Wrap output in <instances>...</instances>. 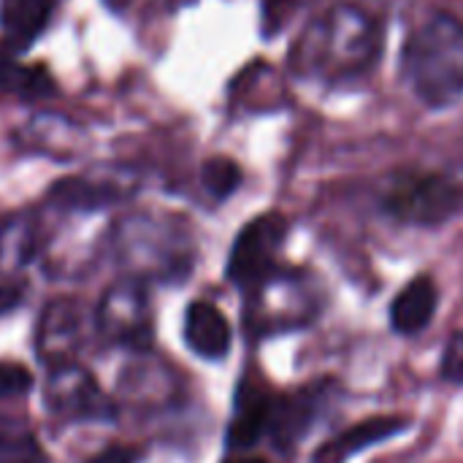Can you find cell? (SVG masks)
<instances>
[{
  "instance_id": "8",
  "label": "cell",
  "mask_w": 463,
  "mask_h": 463,
  "mask_svg": "<svg viewBox=\"0 0 463 463\" xmlns=\"http://www.w3.org/2000/svg\"><path fill=\"white\" fill-rule=\"evenodd\" d=\"M100 328L119 345L133 350H146L152 345V317L146 293L136 282L114 285L98 309Z\"/></svg>"
},
{
  "instance_id": "18",
  "label": "cell",
  "mask_w": 463,
  "mask_h": 463,
  "mask_svg": "<svg viewBox=\"0 0 463 463\" xmlns=\"http://www.w3.org/2000/svg\"><path fill=\"white\" fill-rule=\"evenodd\" d=\"M19 301H22V288H16V285H0V317L5 312H11Z\"/></svg>"
},
{
  "instance_id": "15",
  "label": "cell",
  "mask_w": 463,
  "mask_h": 463,
  "mask_svg": "<svg viewBox=\"0 0 463 463\" xmlns=\"http://www.w3.org/2000/svg\"><path fill=\"white\" fill-rule=\"evenodd\" d=\"M439 377L450 385H463V331H453L442 347Z\"/></svg>"
},
{
  "instance_id": "5",
  "label": "cell",
  "mask_w": 463,
  "mask_h": 463,
  "mask_svg": "<svg viewBox=\"0 0 463 463\" xmlns=\"http://www.w3.org/2000/svg\"><path fill=\"white\" fill-rule=\"evenodd\" d=\"M288 231H290V222L279 212H266L250 220L239 231L228 252V263H225L228 279L247 293L260 279H266L274 269H279L282 266L279 255H282Z\"/></svg>"
},
{
  "instance_id": "1",
  "label": "cell",
  "mask_w": 463,
  "mask_h": 463,
  "mask_svg": "<svg viewBox=\"0 0 463 463\" xmlns=\"http://www.w3.org/2000/svg\"><path fill=\"white\" fill-rule=\"evenodd\" d=\"M331 383L304 385L298 391H266L247 385L236 396L233 420L228 426V448L250 450L269 439L277 450L290 453L312 429L323 404L328 402Z\"/></svg>"
},
{
  "instance_id": "16",
  "label": "cell",
  "mask_w": 463,
  "mask_h": 463,
  "mask_svg": "<svg viewBox=\"0 0 463 463\" xmlns=\"http://www.w3.org/2000/svg\"><path fill=\"white\" fill-rule=\"evenodd\" d=\"M33 391V374L16 361H0V399L24 396Z\"/></svg>"
},
{
  "instance_id": "11",
  "label": "cell",
  "mask_w": 463,
  "mask_h": 463,
  "mask_svg": "<svg viewBox=\"0 0 463 463\" xmlns=\"http://www.w3.org/2000/svg\"><path fill=\"white\" fill-rule=\"evenodd\" d=\"M439 307V285L434 282V277L420 274L412 277L391 301L388 307V323L391 331L399 336H418L423 334Z\"/></svg>"
},
{
  "instance_id": "17",
  "label": "cell",
  "mask_w": 463,
  "mask_h": 463,
  "mask_svg": "<svg viewBox=\"0 0 463 463\" xmlns=\"http://www.w3.org/2000/svg\"><path fill=\"white\" fill-rule=\"evenodd\" d=\"M141 453L136 448H125V445H111L100 453H95L87 463H138Z\"/></svg>"
},
{
  "instance_id": "13",
  "label": "cell",
  "mask_w": 463,
  "mask_h": 463,
  "mask_svg": "<svg viewBox=\"0 0 463 463\" xmlns=\"http://www.w3.org/2000/svg\"><path fill=\"white\" fill-rule=\"evenodd\" d=\"M0 87L11 90L16 95H27V98H43L54 92V81L49 76V71L41 68H27V65H16V62H3L0 68Z\"/></svg>"
},
{
  "instance_id": "10",
  "label": "cell",
  "mask_w": 463,
  "mask_h": 463,
  "mask_svg": "<svg viewBox=\"0 0 463 463\" xmlns=\"http://www.w3.org/2000/svg\"><path fill=\"white\" fill-rule=\"evenodd\" d=\"M182 336L190 353L203 361H222L233 347V328L212 301L187 304Z\"/></svg>"
},
{
  "instance_id": "19",
  "label": "cell",
  "mask_w": 463,
  "mask_h": 463,
  "mask_svg": "<svg viewBox=\"0 0 463 463\" xmlns=\"http://www.w3.org/2000/svg\"><path fill=\"white\" fill-rule=\"evenodd\" d=\"M225 463H271V461L258 458V456H250V458H233V461H225Z\"/></svg>"
},
{
  "instance_id": "14",
  "label": "cell",
  "mask_w": 463,
  "mask_h": 463,
  "mask_svg": "<svg viewBox=\"0 0 463 463\" xmlns=\"http://www.w3.org/2000/svg\"><path fill=\"white\" fill-rule=\"evenodd\" d=\"M201 182L212 198L222 201V198L233 195L236 187L241 184V168L231 157H212L201 168Z\"/></svg>"
},
{
  "instance_id": "4",
  "label": "cell",
  "mask_w": 463,
  "mask_h": 463,
  "mask_svg": "<svg viewBox=\"0 0 463 463\" xmlns=\"http://www.w3.org/2000/svg\"><path fill=\"white\" fill-rule=\"evenodd\" d=\"M388 217L404 225H445L463 214V165L402 174L383 195Z\"/></svg>"
},
{
  "instance_id": "9",
  "label": "cell",
  "mask_w": 463,
  "mask_h": 463,
  "mask_svg": "<svg viewBox=\"0 0 463 463\" xmlns=\"http://www.w3.org/2000/svg\"><path fill=\"white\" fill-rule=\"evenodd\" d=\"M412 426L410 418L404 415H372L364 418L355 426H347L345 431L328 437L315 453L312 463H347L350 458L366 453L374 445H383L399 434H404Z\"/></svg>"
},
{
  "instance_id": "12",
  "label": "cell",
  "mask_w": 463,
  "mask_h": 463,
  "mask_svg": "<svg viewBox=\"0 0 463 463\" xmlns=\"http://www.w3.org/2000/svg\"><path fill=\"white\" fill-rule=\"evenodd\" d=\"M57 0H0V30L14 52H24L49 24Z\"/></svg>"
},
{
  "instance_id": "2",
  "label": "cell",
  "mask_w": 463,
  "mask_h": 463,
  "mask_svg": "<svg viewBox=\"0 0 463 463\" xmlns=\"http://www.w3.org/2000/svg\"><path fill=\"white\" fill-rule=\"evenodd\" d=\"M404 79L429 106H450L463 95V22L439 14L420 24L404 46Z\"/></svg>"
},
{
  "instance_id": "7",
  "label": "cell",
  "mask_w": 463,
  "mask_h": 463,
  "mask_svg": "<svg viewBox=\"0 0 463 463\" xmlns=\"http://www.w3.org/2000/svg\"><path fill=\"white\" fill-rule=\"evenodd\" d=\"M46 404L62 420H98L111 423L117 410L103 396L90 372L76 364H60L46 383Z\"/></svg>"
},
{
  "instance_id": "3",
  "label": "cell",
  "mask_w": 463,
  "mask_h": 463,
  "mask_svg": "<svg viewBox=\"0 0 463 463\" xmlns=\"http://www.w3.org/2000/svg\"><path fill=\"white\" fill-rule=\"evenodd\" d=\"M323 288L307 269L279 266L247 290L244 328L252 336H285L309 328L323 309Z\"/></svg>"
},
{
  "instance_id": "6",
  "label": "cell",
  "mask_w": 463,
  "mask_h": 463,
  "mask_svg": "<svg viewBox=\"0 0 463 463\" xmlns=\"http://www.w3.org/2000/svg\"><path fill=\"white\" fill-rule=\"evenodd\" d=\"M374 54V24L355 8H336L312 38V60L326 73H353Z\"/></svg>"
}]
</instances>
